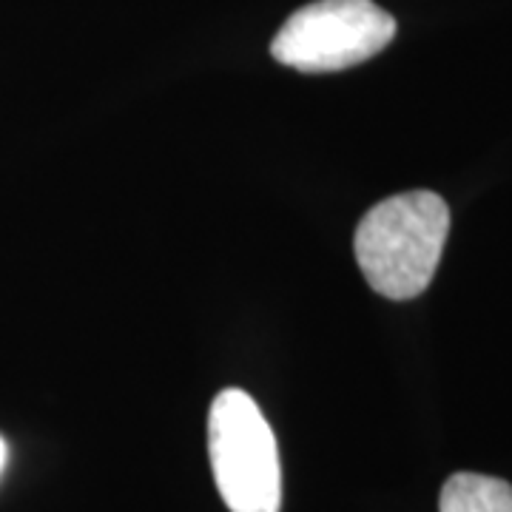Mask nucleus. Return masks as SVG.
Segmentation results:
<instances>
[{"label":"nucleus","instance_id":"1","mask_svg":"<svg viewBox=\"0 0 512 512\" xmlns=\"http://www.w3.org/2000/svg\"><path fill=\"white\" fill-rule=\"evenodd\" d=\"M450 234V208L433 191H407L370 208L353 239L367 285L407 302L427 291Z\"/></svg>","mask_w":512,"mask_h":512},{"label":"nucleus","instance_id":"2","mask_svg":"<svg viewBox=\"0 0 512 512\" xmlns=\"http://www.w3.org/2000/svg\"><path fill=\"white\" fill-rule=\"evenodd\" d=\"M208 458L228 510H282V467L274 430L245 390H222L211 404Z\"/></svg>","mask_w":512,"mask_h":512},{"label":"nucleus","instance_id":"3","mask_svg":"<svg viewBox=\"0 0 512 512\" xmlns=\"http://www.w3.org/2000/svg\"><path fill=\"white\" fill-rule=\"evenodd\" d=\"M396 37V20L373 0H316L276 32V63L305 74L345 72L376 57Z\"/></svg>","mask_w":512,"mask_h":512},{"label":"nucleus","instance_id":"4","mask_svg":"<svg viewBox=\"0 0 512 512\" xmlns=\"http://www.w3.org/2000/svg\"><path fill=\"white\" fill-rule=\"evenodd\" d=\"M441 512H512V487L507 481L478 473L447 478L439 498Z\"/></svg>","mask_w":512,"mask_h":512},{"label":"nucleus","instance_id":"5","mask_svg":"<svg viewBox=\"0 0 512 512\" xmlns=\"http://www.w3.org/2000/svg\"><path fill=\"white\" fill-rule=\"evenodd\" d=\"M3 464H6V444L0 439V473H3Z\"/></svg>","mask_w":512,"mask_h":512}]
</instances>
